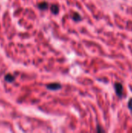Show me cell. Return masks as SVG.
<instances>
[{"mask_svg":"<svg viewBox=\"0 0 132 133\" xmlns=\"http://www.w3.org/2000/svg\"><path fill=\"white\" fill-rule=\"evenodd\" d=\"M47 88L51 90H58L61 88V85L60 83H50V84L47 85Z\"/></svg>","mask_w":132,"mask_h":133,"instance_id":"2","label":"cell"},{"mask_svg":"<svg viewBox=\"0 0 132 133\" xmlns=\"http://www.w3.org/2000/svg\"><path fill=\"white\" fill-rule=\"evenodd\" d=\"M38 7L41 10H45V9H47L48 8V4L46 2H43V3H41L38 5Z\"/></svg>","mask_w":132,"mask_h":133,"instance_id":"5","label":"cell"},{"mask_svg":"<svg viewBox=\"0 0 132 133\" xmlns=\"http://www.w3.org/2000/svg\"><path fill=\"white\" fill-rule=\"evenodd\" d=\"M97 131H103V129H101V128H100V127L99 126V127H98V129H97Z\"/></svg>","mask_w":132,"mask_h":133,"instance_id":"8","label":"cell"},{"mask_svg":"<svg viewBox=\"0 0 132 133\" xmlns=\"http://www.w3.org/2000/svg\"><path fill=\"white\" fill-rule=\"evenodd\" d=\"M73 20H75V21H80L81 20H82V17H81V16L79 14V13H74V15H73Z\"/></svg>","mask_w":132,"mask_h":133,"instance_id":"6","label":"cell"},{"mask_svg":"<svg viewBox=\"0 0 132 133\" xmlns=\"http://www.w3.org/2000/svg\"><path fill=\"white\" fill-rule=\"evenodd\" d=\"M51 10L54 14H58L59 13V8L57 5H52L51 6Z\"/></svg>","mask_w":132,"mask_h":133,"instance_id":"4","label":"cell"},{"mask_svg":"<svg viewBox=\"0 0 132 133\" xmlns=\"http://www.w3.org/2000/svg\"><path fill=\"white\" fill-rule=\"evenodd\" d=\"M127 107H128L129 110H130V112L132 113V98H131V99L130 100V101H129L128 104H127Z\"/></svg>","mask_w":132,"mask_h":133,"instance_id":"7","label":"cell"},{"mask_svg":"<svg viewBox=\"0 0 132 133\" xmlns=\"http://www.w3.org/2000/svg\"><path fill=\"white\" fill-rule=\"evenodd\" d=\"M5 80L7 81L8 83H12L15 80V77L12 74H6L5 75Z\"/></svg>","mask_w":132,"mask_h":133,"instance_id":"3","label":"cell"},{"mask_svg":"<svg viewBox=\"0 0 132 133\" xmlns=\"http://www.w3.org/2000/svg\"><path fill=\"white\" fill-rule=\"evenodd\" d=\"M114 89H115V92L117 94V96L121 97L122 93H123V86L119 83H116L114 84Z\"/></svg>","mask_w":132,"mask_h":133,"instance_id":"1","label":"cell"}]
</instances>
